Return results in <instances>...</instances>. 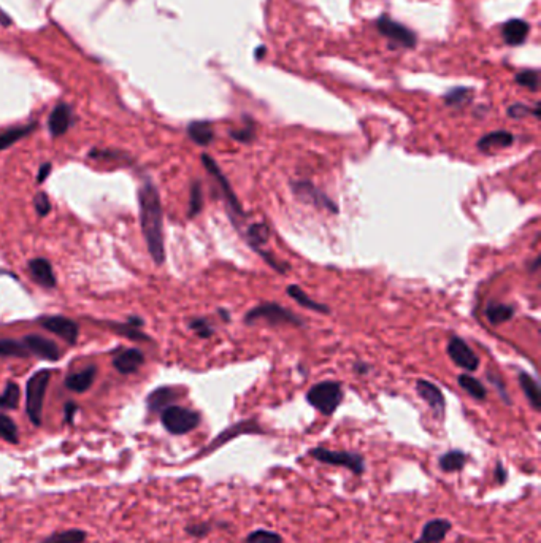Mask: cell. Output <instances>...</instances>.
Listing matches in <instances>:
<instances>
[{
    "label": "cell",
    "mask_w": 541,
    "mask_h": 543,
    "mask_svg": "<svg viewBox=\"0 0 541 543\" xmlns=\"http://www.w3.org/2000/svg\"><path fill=\"white\" fill-rule=\"evenodd\" d=\"M457 382H459V386H461L465 393H468L473 399L486 401L487 391L483 386V383L480 380H476L475 377H471L468 374H462L459 375Z\"/></svg>",
    "instance_id": "cell-31"
},
{
    "label": "cell",
    "mask_w": 541,
    "mask_h": 543,
    "mask_svg": "<svg viewBox=\"0 0 541 543\" xmlns=\"http://www.w3.org/2000/svg\"><path fill=\"white\" fill-rule=\"evenodd\" d=\"M213 530V524L211 523H196V524H189L186 526V532L196 537V539H204V537L209 535Z\"/></svg>",
    "instance_id": "cell-43"
},
{
    "label": "cell",
    "mask_w": 541,
    "mask_h": 543,
    "mask_svg": "<svg viewBox=\"0 0 541 543\" xmlns=\"http://www.w3.org/2000/svg\"><path fill=\"white\" fill-rule=\"evenodd\" d=\"M514 307L513 305H506V304H499V302H490V304L486 307V318L489 319L490 324L499 326L502 323H506V321L511 319L514 317Z\"/></svg>",
    "instance_id": "cell-28"
},
{
    "label": "cell",
    "mask_w": 541,
    "mask_h": 543,
    "mask_svg": "<svg viewBox=\"0 0 541 543\" xmlns=\"http://www.w3.org/2000/svg\"><path fill=\"white\" fill-rule=\"evenodd\" d=\"M514 142V135L508 130H495L490 134L484 135L480 142H478V148L481 151H490L495 148H508L511 147Z\"/></svg>",
    "instance_id": "cell-23"
},
{
    "label": "cell",
    "mask_w": 541,
    "mask_h": 543,
    "mask_svg": "<svg viewBox=\"0 0 541 543\" xmlns=\"http://www.w3.org/2000/svg\"><path fill=\"white\" fill-rule=\"evenodd\" d=\"M78 412V407H77V403H73V402H67L66 403V407H64V416H66V422H68V425H70V422H73V416H75V413H77Z\"/></svg>",
    "instance_id": "cell-47"
},
{
    "label": "cell",
    "mask_w": 541,
    "mask_h": 543,
    "mask_svg": "<svg viewBox=\"0 0 541 543\" xmlns=\"http://www.w3.org/2000/svg\"><path fill=\"white\" fill-rule=\"evenodd\" d=\"M86 539L87 534L83 529H67L59 530V532H53L40 543H85Z\"/></svg>",
    "instance_id": "cell-30"
},
{
    "label": "cell",
    "mask_w": 541,
    "mask_h": 543,
    "mask_svg": "<svg viewBox=\"0 0 541 543\" xmlns=\"http://www.w3.org/2000/svg\"><path fill=\"white\" fill-rule=\"evenodd\" d=\"M39 324L42 327H45L48 332L54 334V336L61 337L62 340H66L68 345H75L78 340V334H80V327L75 323L73 319L66 318V317H43L39 319Z\"/></svg>",
    "instance_id": "cell-11"
},
{
    "label": "cell",
    "mask_w": 541,
    "mask_h": 543,
    "mask_svg": "<svg viewBox=\"0 0 541 543\" xmlns=\"http://www.w3.org/2000/svg\"><path fill=\"white\" fill-rule=\"evenodd\" d=\"M2 275H10V276H15V275H11V274H8V272H7V270H5V269H0V276H2Z\"/></svg>",
    "instance_id": "cell-53"
},
{
    "label": "cell",
    "mask_w": 541,
    "mask_h": 543,
    "mask_svg": "<svg viewBox=\"0 0 541 543\" xmlns=\"http://www.w3.org/2000/svg\"><path fill=\"white\" fill-rule=\"evenodd\" d=\"M286 293L289 294V298H292L295 302H297V304H299L300 307L310 308V310L318 312V313H323V315H329V313H330V308H329V307L324 305V304H319V302H316V300H313V299L310 298V295H308V294L304 291V289H301V288L297 286V285L287 286Z\"/></svg>",
    "instance_id": "cell-26"
},
{
    "label": "cell",
    "mask_w": 541,
    "mask_h": 543,
    "mask_svg": "<svg viewBox=\"0 0 541 543\" xmlns=\"http://www.w3.org/2000/svg\"><path fill=\"white\" fill-rule=\"evenodd\" d=\"M187 135L199 147H206L215 140V130L210 121H194L187 126Z\"/></svg>",
    "instance_id": "cell-24"
},
{
    "label": "cell",
    "mask_w": 541,
    "mask_h": 543,
    "mask_svg": "<svg viewBox=\"0 0 541 543\" xmlns=\"http://www.w3.org/2000/svg\"><path fill=\"white\" fill-rule=\"evenodd\" d=\"M343 399V388L338 382H321L306 393V402L324 416L337 412Z\"/></svg>",
    "instance_id": "cell-4"
},
{
    "label": "cell",
    "mask_w": 541,
    "mask_h": 543,
    "mask_svg": "<svg viewBox=\"0 0 541 543\" xmlns=\"http://www.w3.org/2000/svg\"><path fill=\"white\" fill-rule=\"evenodd\" d=\"M34 207H35V212L39 216H46V214L51 212V202H49L48 195L45 193H39L35 195L34 199Z\"/></svg>",
    "instance_id": "cell-44"
},
{
    "label": "cell",
    "mask_w": 541,
    "mask_h": 543,
    "mask_svg": "<svg viewBox=\"0 0 541 543\" xmlns=\"http://www.w3.org/2000/svg\"><path fill=\"white\" fill-rule=\"evenodd\" d=\"M494 478L499 484H505L508 482V470H506V467L503 465L502 460H497L495 470H494Z\"/></svg>",
    "instance_id": "cell-46"
},
{
    "label": "cell",
    "mask_w": 541,
    "mask_h": 543,
    "mask_svg": "<svg viewBox=\"0 0 541 543\" xmlns=\"http://www.w3.org/2000/svg\"><path fill=\"white\" fill-rule=\"evenodd\" d=\"M270 238V229L266 223H256L251 224L247 231V240L251 248L256 252L261 251V246L267 245Z\"/></svg>",
    "instance_id": "cell-29"
},
{
    "label": "cell",
    "mask_w": 541,
    "mask_h": 543,
    "mask_svg": "<svg viewBox=\"0 0 541 543\" xmlns=\"http://www.w3.org/2000/svg\"><path fill=\"white\" fill-rule=\"evenodd\" d=\"M35 128H37V124L32 123V124H27V126H18V128H11V129H7L5 132H2V134H0V151L8 150L10 147H13L15 143L23 140L24 137L32 134Z\"/></svg>",
    "instance_id": "cell-27"
},
{
    "label": "cell",
    "mask_w": 541,
    "mask_h": 543,
    "mask_svg": "<svg viewBox=\"0 0 541 543\" xmlns=\"http://www.w3.org/2000/svg\"><path fill=\"white\" fill-rule=\"evenodd\" d=\"M262 427L259 426V422H257L254 418L251 420H243V421H238L235 422V425L229 426L228 429H224V431L221 434H218L215 439H213L209 445H206L205 448H202L194 459H200V458H205L209 456V454H211L213 451L219 450V448L224 446L225 444H229L230 440H234L237 437H240V435H248V434H262Z\"/></svg>",
    "instance_id": "cell-8"
},
{
    "label": "cell",
    "mask_w": 541,
    "mask_h": 543,
    "mask_svg": "<svg viewBox=\"0 0 541 543\" xmlns=\"http://www.w3.org/2000/svg\"><path fill=\"white\" fill-rule=\"evenodd\" d=\"M143 359L144 356L140 350L129 348V350H124L123 353H119V355L113 359V365H115V369L119 372V374L129 375L140 369V365L143 364Z\"/></svg>",
    "instance_id": "cell-19"
},
{
    "label": "cell",
    "mask_w": 541,
    "mask_h": 543,
    "mask_svg": "<svg viewBox=\"0 0 541 543\" xmlns=\"http://www.w3.org/2000/svg\"><path fill=\"white\" fill-rule=\"evenodd\" d=\"M23 343L29 353H32V355L39 356L42 359H46V361L56 362L61 359L59 346L56 345V342H53V340H49L46 337L37 336V334H29V336L24 337Z\"/></svg>",
    "instance_id": "cell-13"
},
{
    "label": "cell",
    "mask_w": 541,
    "mask_h": 543,
    "mask_svg": "<svg viewBox=\"0 0 541 543\" xmlns=\"http://www.w3.org/2000/svg\"><path fill=\"white\" fill-rule=\"evenodd\" d=\"M244 543H285V539L275 530L256 529L247 535Z\"/></svg>",
    "instance_id": "cell-34"
},
{
    "label": "cell",
    "mask_w": 541,
    "mask_h": 543,
    "mask_svg": "<svg viewBox=\"0 0 541 543\" xmlns=\"http://www.w3.org/2000/svg\"><path fill=\"white\" fill-rule=\"evenodd\" d=\"M259 321H266L270 326H280V324H292V326H304L297 315L286 310L285 307L280 304H273V302H267V304H261L244 315V323L247 324H256Z\"/></svg>",
    "instance_id": "cell-5"
},
{
    "label": "cell",
    "mask_w": 541,
    "mask_h": 543,
    "mask_svg": "<svg viewBox=\"0 0 541 543\" xmlns=\"http://www.w3.org/2000/svg\"><path fill=\"white\" fill-rule=\"evenodd\" d=\"M72 121H73V113L70 105L67 104L56 105L51 111V115L48 118L49 134H51V137L54 138L64 135L68 130V128L72 126Z\"/></svg>",
    "instance_id": "cell-16"
},
{
    "label": "cell",
    "mask_w": 541,
    "mask_h": 543,
    "mask_svg": "<svg viewBox=\"0 0 541 543\" xmlns=\"http://www.w3.org/2000/svg\"><path fill=\"white\" fill-rule=\"evenodd\" d=\"M105 326L110 327V329L113 332H116L118 336L130 338L134 340V342H149V337L147 334H143L138 327L132 326L130 323H110V321H106Z\"/></svg>",
    "instance_id": "cell-32"
},
{
    "label": "cell",
    "mask_w": 541,
    "mask_h": 543,
    "mask_svg": "<svg viewBox=\"0 0 541 543\" xmlns=\"http://www.w3.org/2000/svg\"><path fill=\"white\" fill-rule=\"evenodd\" d=\"M202 162H204L205 169L209 170V173L218 181V185H219V188H221V193L224 195L225 204H228V210H229L230 218H232V221H234V224H237V221L243 219L244 216H247V213H244L240 200H238V197L234 193V189H232L229 180L225 178V175L221 172V169H219V166L211 156L202 154Z\"/></svg>",
    "instance_id": "cell-7"
},
{
    "label": "cell",
    "mask_w": 541,
    "mask_h": 543,
    "mask_svg": "<svg viewBox=\"0 0 541 543\" xmlns=\"http://www.w3.org/2000/svg\"><path fill=\"white\" fill-rule=\"evenodd\" d=\"M519 384L522 393L526 394L527 401L530 405L533 407L535 412H540L541 410V393H540V384L535 380L532 375L526 374V372H521L519 374Z\"/></svg>",
    "instance_id": "cell-25"
},
{
    "label": "cell",
    "mask_w": 541,
    "mask_h": 543,
    "mask_svg": "<svg viewBox=\"0 0 541 543\" xmlns=\"http://www.w3.org/2000/svg\"><path fill=\"white\" fill-rule=\"evenodd\" d=\"M30 353L27 351L24 343L18 342V340L11 338H2L0 340V356L4 358H27Z\"/></svg>",
    "instance_id": "cell-33"
},
{
    "label": "cell",
    "mask_w": 541,
    "mask_h": 543,
    "mask_svg": "<svg viewBox=\"0 0 541 543\" xmlns=\"http://www.w3.org/2000/svg\"><path fill=\"white\" fill-rule=\"evenodd\" d=\"M49 173H51V164L45 162V164H43V166L39 169V175H37V183H39V185H40V183L45 181V180L48 178V175H49Z\"/></svg>",
    "instance_id": "cell-48"
},
{
    "label": "cell",
    "mask_w": 541,
    "mask_h": 543,
    "mask_svg": "<svg viewBox=\"0 0 541 543\" xmlns=\"http://www.w3.org/2000/svg\"><path fill=\"white\" fill-rule=\"evenodd\" d=\"M180 397V389L173 386H161L149 393L147 397V407L151 413H161Z\"/></svg>",
    "instance_id": "cell-18"
},
{
    "label": "cell",
    "mask_w": 541,
    "mask_h": 543,
    "mask_svg": "<svg viewBox=\"0 0 541 543\" xmlns=\"http://www.w3.org/2000/svg\"><path fill=\"white\" fill-rule=\"evenodd\" d=\"M27 267H29L30 275H32V279L37 285L51 289L56 286V283H58V280H56V275H54V270H53L51 264H49L48 259H45V257L30 259Z\"/></svg>",
    "instance_id": "cell-17"
},
{
    "label": "cell",
    "mask_w": 541,
    "mask_h": 543,
    "mask_svg": "<svg viewBox=\"0 0 541 543\" xmlns=\"http://www.w3.org/2000/svg\"><path fill=\"white\" fill-rule=\"evenodd\" d=\"M306 454L321 464L343 467V469L349 470L357 477L363 475L367 469L366 458L359 453L337 451V450H329V448H324V446H316V448H311V450H308Z\"/></svg>",
    "instance_id": "cell-3"
},
{
    "label": "cell",
    "mask_w": 541,
    "mask_h": 543,
    "mask_svg": "<svg viewBox=\"0 0 541 543\" xmlns=\"http://www.w3.org/2000/svg\"><path fill=\"white\" fill-rule=\"evenodd\" d=\"M487 380L494 384L495 389L499 391V394H500L502 399L505 401V402L508 403V405H509V403H511V401H509V396H508V393H506L505 383H503L502 378H500L499 375H497V374H494V372H487Z\"/></svg>",
    "instance_id": "cell-45"
},
{
    "label": "cell",
    "mask_w": 541,
    "mask_h": 543,
    "mask_svg": "<svg viewBox=\"0 0 541 543\" xmlns=\"http://www.w3.org/2000/svg\"><path fill=\"white\" fill-rule=\"evenodd\" d=\"M128 323H130L132 326H135V327H142L143 326V319L142 318H137V317H130L128 319Z\"/></svg>",
    "instance_id": "cell-51"
},
{
    "label": "cell",
    "mask_w": 541,
    "mask_h": 543,
    "mask_svg": "<svg viewBox=\"0 0 541 543\" xmlns=\"http://www.w3.org/2000/svg\"><path fill=\"white\" fill-rule=\"evenodd\" d=\"M96 375H97V369L91 365V367H86L81 372H75V374H70L66 378V388L73 391V393H86L89 389L94 382H96Z\"/></svg>",
    "instance_id": "cell-20"
},
{
    "label": "cell",
    "mask_w": 541,
    "mask_h": 543,
    "mask_svg": "<svg viewBox=\"0 0 541 543\" xmlns=\"http://www.w3.org/2000/svg\"><path fill=\"white\" fill-rule=\"evenodd\" d=\"M204 207V193L200 181H194L191 186V195H189V210H187V216L194 218L202 212Z\"/></svg>",
    "instance_id": "cell-37"
},
{
    "label": "cell",
    "mask_w": 541,
    "mask_h": 543,
    "mask_svg": "<svg viewBox=\"0 0 541 543\" xmlns=\"http://www.w3.org/2000/svg\"><path fill=\"white\" fill-rule=\"evenodd\" d=\"M189 327H191V329H192L194 332L197 334L199 337H202V338H209V337L213 336V332H215V329H213V327H211V324L209 323V321L202 319V318L192 319V321H191V324H189Z\"/></svg>",
    "instance_id": "cell-41"
},
{
    "label": "cell",
    "mask_w": 541,
    "mask_h": 543,
    "mask_svg": "<svg viewBox=\"0 0 541 543\" xmlns=\"http://www.w3.org/2000/svg\"><path fill=\"white\" fill-rule=\"evenodd\" d=\"M20 396H21L20 386L13 382L7 383V388H5L4 394H0V408H8V410L18 408V405H20Z\"/></svg>",
    "instance_id": "cell-35"
},
{
    "label": "cell",
    "mask_w": 541,
    "mask_h": 543,
    "mask_svg": "<svg viewBox=\"0 0 541 543\" xmlns=\"http://www.w3.org/2000/svg\"><path fill=\"white\" fill-rule=\"evenodd\" d=\"M376 29L380 30L381 35H385L386 39L392 40L397 43V45L404 47V48H414L416 47V34L405 28L404 24H400L397 21L391 20L389 16H381L376 21Z\"/></svg>",
    "instance_id": "cell-10"
},
{
    "label": "cell",
    "mask_w": 541,
    "mask_h": 543,
    "mask_svg": "<svg viewBox=\"0 0 541 543\" xmlns=\"http://www.w3.org/2000/svg\"><path fill=\"white\" fill-rule=\"evenodd\" d=\"M527 115H533L535 118H540V105L537 104V106H535L533 110H530V106L527 105H522V104H516V105H511L508 109V116L511 118H524Z\"/></svg>",
    "instance_id": "cell-40"
},
{
    "label": "cell",
    "mask_w": 541,
    "mask_h": 543,
    "mask_svg": "<svg viewBox=\"0 0 541 543\" xmlns=\"http://www.w3.org/2000/svg\"><path fill=\"white\" fill-rule=\"evenodd\" d=\"M354 369H356L357 374H361V375H366L367 372L370 370V367H368V365H367L366 362H357V364L354 365Z\"/></svg>",
    "instance_id": "cell-49"
},
{
    "label": "cell",
    "mask_w": 541,
    "mask_h": 543,
    "mask_svg": "<svg viewBox=\"0 0 541 543\" xmlns=\"http://www.w3.org/2000/svg\"><path fill=\"white\" fill-rule=\"evenodd\" d=\"M416 393L419 394L421 399H423L427 405L432 408V412L435 413L437 418H443L444 415V408H446V401L444 396L442 393L437 384H433L427 380H418L416 382Z\"/></svg>",
    "instance_id": "cell-14"
},
{
    "label": "cell",
    "mask_w": 541,
    "mask_h": 543,
    "mask_svg": "<svg viewBox=\"0 0 541 543\" xmlns=\"http://www.w3.org/2000/svg\"><path fill=\"white\" fill-rule=\"evenodd\" d=\"M451 529L452 523L449 520H446V518H433V520L424 524L421 535L413 543H443Z\"/></svg>",
    "instance_id": "cell-15"
},
{
    "label": "cell",
    "mask_w": 541,
    "mask_h": 543,
    "mask_svg": "<svg viewBox=\"0 0 541 543\" xmlns=\"http://www.w3.org/2000/svg\"><path fill=\"white\" fill-rule=\"evenodd\" d=\"M471 96V91L467 90V87H457V90H452L448 94H446V104L448 105H461L464 102H467Z\"/></svg>",
    "instance_id": "cell-39"
},
{
    "label": "cell",
    "mask_w": 541,
    "mask_h": 543,
    "mask_svg": "<svg viewBox=\"0 0 541 543\" xmlns=\"http://www.w3.org/2000/svg\"><path fill=\"white\" fill-rule=\"evenodd\" d=\"M0 24H2V26H10L11 24V18L5 13L2 8H0Z\"/></svg>",
    "instance_id": "cell-50"
},
{
    "label": "cell",
    "mask_w": 541,
    "mask_h": 543,
    "mask_svg": "<svg viewBox=\"0 0 541 543\" xmlns=\"http://www.w3.org/2000/svg\"><path fill=\"white\" fill-rule=\"evenodd\" d=\"M516 83L527 87L530 91H537L540 86V77L537 71H524L516 75Z\"/></svg>",
    "instance_id": "cell-38"
},
{
    "label": "cell",
    "mask_w": 541,
    "mask_h": 543,
    "mask_svg": "<svg viewBox=\"0 0 541 543\" xmlns=\"http://www.w3.org/2000/svg\"><path fill=\"white\" fill-rule=\"evenodd\" d=\"M291 191L295 195V199L304 202V204L313 205L319 208V210L330 212L333 214L338 213V205L333 202L329 195L321 191L310 181L299 180L291 183Z\"/></svg>",
    "instance_id": "cell-9"
},
{
    "label": "cell",
    "mask_w": 541,
    "mask_h": 543,
    "mask_svg": "<svg viewBox=\"0 0 541 543\" xmlns=\"http://www.w3.org/2000/svg\"><path fill=\"white\" fill-rule=\"evenodd\" d=\"M0 437L13 445H16L18 441H20L16 422L7 415H0Z\"/></svg>",
    "instance_id": "cell-36"
},
{
    "label": "cell",
    "mask_w": 541,
    "mask_h": 543,
    "mask_svg": "<svg viewBox=\"0 0 541 543\" xmlns=\"http://www.w3.org/2000/svg\"><path fill=\"white\" fill-rule=\"evenodd\" d=\"M263 54H266V48H263V47H259V48H257V53H256V58H257V59H259V58H261V56H263Z\"/></svg>",
    "instance_id": "cell-52"
},
{
    "label": "cell",
    "mask_w": 541,
    "mask_h": 543,
    "mask_svg": "<svg viewBox=\"0 0 541 543\" xmlns=\"http://www.w3.org/2000/svg\"><path fill=\"white\" fill-rule=\"evenodd\" d=\"M254 135H256L254 126H253V123H251V121H249L247 126H244L243 129H240V130H232V132H230V137H232V138H235L237 142H242V143H249V142H253V140H254Z\"/></svg>",
    "instance_id": "cell-42"
},
{
    "label": "cell",
    "mask_w": 541,
    "mask_h": 543,
    "mask_svg": "<svg viewBox=\"0 0 541 543\" xmlns=\"http://www.w3.org/2000/svg\"><path fill=\"white\" fill-rule=\"evenodd\" d=\"M448 356L451 358L452 362L467 372H475L480 367V359H478L475 351L471 350L461 337L454 336L449 338Z\"/></svg>",
    "instance_id": "cell-12"
},
{
    "label": "cell",
    "mask_w": 541,
    "mask_h": 543,
    "mask_svg": "<svg viewBox=\"0 0 541 543\" xmlns=\"http://www.w3.org/2000/svg\"><path fill=\"white\" fill-rule=\"evenodd\" d=\"M200 421H202L200 413L180 405H170L161 412L162 426L172 435L189 434L200 425Z\"/></svg>",
    "instance_id": "cell-6"
},
{
    "label": "cell",
    "mask_w": 541,
    "mask_h": 543,
    "mask_svg": "<svg viewBox=\"0 0 541 543\" xmlns=\"http://www.w3.org/2000/svg\"><path fill=\"white\" fill-rule=\"evenodd\" d=\"M49 380H51V372L43 369L37 370L29 378L26 384V413L34 426H42L43 418V405H45V396Z\"/></svg>",
    "instance_id": "cell-2"
},
{
    "label": "cell",
    "mask_w": 541,
    "mask_h": 543,
    "mask_svg": "<svg viewBox=\"0 0 541 543\" xmlns=\"http://www.w3.org/2000/svg\"><path fill=\"white\" fill-rule=\"evenodd\" d=\"M468 463V454L462 450H449L443 453L438 459L440 470L444 473H456L464 470Z\"/></svg>",
    "instance_id": "cell-22"
},
{
    "label": "cell",
    "mask_w": 541,
    "mask_h": 543,
    "mask_svg": "<svg viewBox=\"0 0 541 543\" xmlns=\"http://www.w3.org/2000/svg\"><path fill=\"white\" fill-rule=\"evenodd\" d=\"M528 30H530V26H528L526 21L509 20L503 24L502 35H503V40H505L508 45L516 47V45H521V43L526 42L527 35H528Z\"/></svg>",
    "instance_id": "cell-21"
},
{
    "label": "cell",
    "mask_w": 541,
    "mask_h": 543,
    "mask_svg": "<svg viewBox=\"0 0 541 543\" xmlns=\"http://www.w3.org/2000/svg\"><path fill=\"white\" fill-rule=\"evenodd\" d=\"M138 208H140V226L149 256L156 265H162L166 261L163 213L161 195L153 181H144L138 191Z\"/></svg>",
    "instance_id": "cell-1"
}]
</instances>
